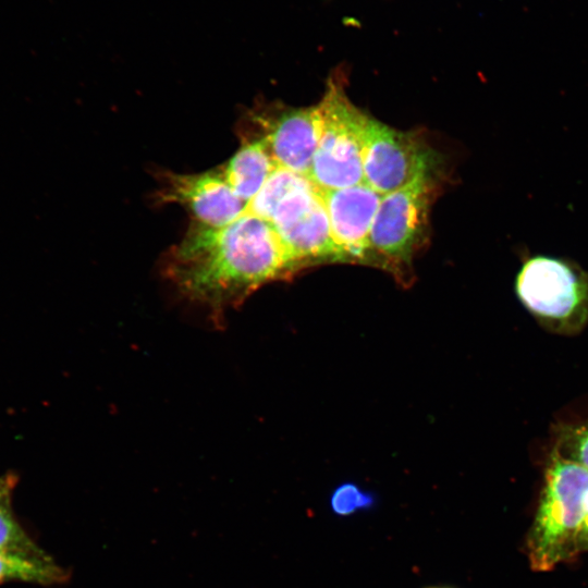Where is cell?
Segmentation results:
<instances>
[{"label": "cell", "mask_w": 588, "mask_h": 588, "mask_svg": "<svg viewBox=\"0 0 588 588\" xmlns=\"http://www.w3.org/2000/svg\"><path fill=\"white\" fill-rule=\"evenodd\" d=\"M164 274L188 301L220 320L261 285L294 275L273 226L243 212L221 228L193 222L166 257Z\"/></svg>", "instance_id": "1"}, {"label": "cell", "mask_w": 588, "mask_h": 588, "mask_svg": "<svg viewBox=\"0 0 588 588\" xmlns=\"http://www.w3.org/2000/svg\"><path fill=\"white\" fill-rule=\"evenodd\" d=\"M245 211L273 226L294 274L340 261L320 189L308 176L277 166Z\"/></svg>", "instance_id": "2"}, {"label": "cell", "mask_w": 588, "mask_h": 588, "mask_svg": "<svg viewBox=\"0 0 588 588\" xmlns=\"http://www.w3.org/2000/svg\"><path fill=\"white\" fill-rule=\"evenodd\" d=\"M588 499V469L555 453L527 537L536 571H550L576 554L575 543Z\"/></svg>", "instance_id": "3"}, {"label": "cell", "mask_w": 588, "mask_h": 588, "mask_svg": "<svg viewBox=\"0 0 588 588\" xmlns=\"http://www.w3.org/2000/svg\"><path fill=\"white\" fill-rule=\"evenodd\" d=\"M520 303L547 329L576 333L588 321V273L574 261L527 256L516 275Z\"/></svg>", "instance_id": "4"}, {"label": "cell", "mask_w": 588, "mask_h": 588, "mask_svg": "<svg viewBox=\"0 0 588 588\" xmlns=\"http://www.w3.org/2000/svg\"><path fill=\"white\" fill-rule=\"evenodd\" d=\"M318 108L320 136L309 180L321 191L363 183L368 115L350 101L338 77L329 79Z\"/></svg>", "instance_id": "5"}, {"label": "cell", "mask_w": 588, "mask_h": 588, "mask_svg": "<svg viewBox=\"0 0 588 588\" xmlns=\"http://www.w3.org/2000/svg\"><path fill=\"white\" fill-rule=\"evenodd\" d=\"M433 189L434 179H422L382 196L369 234L367 265L406 281L427 237Z\"/></svg>", "instance_id": "6"}, {"label": "cell", "mask_w": 588, "mask_h": 588, "mask_svg": "<svg viewBox=\"0 0 588 588\" xmlns=\"http://www.w3.org/2000/svg\"><path fill=\"white\" fill-rule=\"evenodd\" d=\"M440 156L414 133L370 117L365 124L364 182L385 195L422 179H436Z\"/></svg>", "instance_id": "7"}, {"label": "cell", "mask_w": 588, "mask_h": 588, "mask_svg": "<svg viewBox=\"0 0 588 588\" xmlns=\"http://www.w3.org/2000/svg\"><path fill=\"white\" fill-rule=\"evenodd\" d=\"M320 193L340 261L367 264L369 234L383 195L365 182Z\"/></svg>", "instance_id": "8"}, {"label": "cell", "mask_w": 588, "mask_h": 588, "mask_svg": "<svg viewBox=\"0 0 588 588\" xmlns=\"http://www.w3.org/2000/svg\"><path fill=\"white\" fill-rule=\"evenodd\" d=\"M158 197L163 203L185 206L195 222L211 228L235 221L246 205L229 185L220 168L194 174L167 173Z\"/></svg>", "instance_id": "9"}, {"label": "cell", "mask_w": 588, "mask_h": 588, "mask_svg": "<svg viewBox=\"0 0 588 588\" xmlns=\"http://www.w3.org/2000/svg\"><path fill=\"white\" fill-rule=\"evenodd\" d=\"M260 137L267 144L275 163L308 176L320 136V111L310 108L283 110L264 119Z\"/></svg>", "instance_id": "10"}, {"label": "cell", "mask_w": 588, "mask_h": 588, "mask_svg": "<svg viewBox=\"0 0 588 588\" xmlns=\"http://www.w3.org/2000/svg\"><path fill=\"white\" fill-rule=\"evenodd\" d=\"M277 166L267 144L258 136L246 138L220 169L229 185L246 204L260 191Z\"/></svg>", "instance_id": "11"}, {"label": "cell", "mask_w": 588, "mask_h": 588, "mask_svg": "<svg viewBox=\"0 0 588 588\" xmlns=\"http://www.w3.org/2000/svg\"><path fill=\"white\" fill-rule=\"evenodd\" d=\"M17 477L0 475V554L36 561L53 558L23 528L13 510V492Z\"/></svg>", "instance_id": "12"}, {"label": "cell", "mask_w": 588, "mask_h": 588, "mask_svg": "<svg viewBox=\"0 0 588 588\" xmlns=\"http://www.w3.org/2000/svg\"><path fill=\"white\" fill-rule=\"evenodd\" d=\"M69 579L70 572L54 559L36 561L0 554V584L19 581L56 586L65 584Z\"/></svg>", "instance_id": "13"}, {"label": "cell", "mask_w": 588, "mask_h": 588, "mask_svg": "<svg viewBox=\"0 0 588 588\" xmlns=\"http://www.w3.org/2000/svg\"><path fill=\"white\" fill-rule=\"evenodd\" d=\"M376 503V495L355 482L341 483L332 491L329 500L331 511L340 517L371 510Z\"/></svg>", "instance_id": "14"}, {"label": "cell", "mask_w": 588, "mask_h": 588, "mask_svg": "<svg viewBox=\"0 0 588 588\" xmlns=\"http://www.w3.org/2000/svg\"><path fill=\"white\" fill-rule=\"evenodd\" d=\"M560 455L588 469V422L566 430L561 439Z\"/></svg>", "instance_id": "15"}, {"label": "cell", "mask_w": 588, "mask_h": 588, "mask_svg": "<svg viewBox=\"0 0 588 588\" xmlns=\"http://www.w3.org/2000/svg\"><path fill=\"white\" fill-rule=\"evenodd\" d=\"M575 549L576 554L579 552L588 551V499L577 532Z\"/></svg>", "instance_id": "16"}, {"label": "cell", "mask_w": 588, "mask_h": 588, "mask_svg": "<svg viewBox=\"0 0 588 588\" xmlns=\"http://www.w3.org/2000/svg\"><path fill=\"white\" fill-rule=\"evenodd\" d=\"M425 588H454V587H450V586H429V587H425Z\"/></svg>", "instance_id": "17"}]
</instances>
